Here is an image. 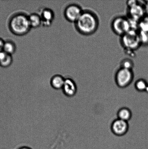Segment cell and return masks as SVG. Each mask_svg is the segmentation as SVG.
I'll return each mask as SVG.
<instances>
[{
  "label": "cell",
  "mask_w": 148,
  "mask_h": 149,
  "mask_svg": "<svg viewBox=\"0 0 148 149\" xmlns=\"http://www.w3.org/2000/svg\"><path fill=\"white\" fill-rule=\"evenodd\" d=\"M111 28L116 35L121 37L131 30L128 17L122 16L114 18L112 22Z\"/></svg>",
  "instance_id": "5b68a950"
},
{
  "label": "cell",
  "mask_w": 148,
  "mask_h": 149,
  "mask_svg": "<svg viewBox=\"0 0 148 149\" xmlns=\"http://www.w3.org/2000/svg\"><path fill=\"white\" fill-rule=\"evenodd\" d=\"M40 16L41 18L42 24L46 27L51 25L54 17L53 12L49 8L44 9L42 11Z\"/></svg>",
  "instance_id": "30bf717a"
},
{
  "label": "cell",
  "mask_w": 148,
  "mask_h": 149,
  "mask_svg": "<svg viewBox=\"0 0 148 149\" xmlns=\"http://www.w3.org/2000/svg\"><path fill=\"white\" fill-rule=\"evenodd\" d=\"M146 15L139 21L138 31L148 33V16Z\"/></svg>",
  "instance_id": "2e32d148"
},
{
  "label": "cell",
  "mask_w": 148,
  "mask_h": 149,
  "mask_svg": "<svg viewBox=\"0 0 148 149\" xmlns=\"http://www.w3.org/2000/svg\"><path fill=\"white\" fill-rule=\"evenodd\" d=\"M65 79L60 75H56L52 77L50 80V84L52 87L56 90L62 89L64 84Z\"/></svg>",
  "instance_id": "7c38bea8"
},
{
  "label": "cell",
  "mask_w": 148,
  "mask_h": 149,
  "mask_svg": "<svg viewBox=\"0 0 148 149\" xmlns=\"http://www.w3.org/2000/svg\"><path fill=\"white\" fill-rule=\"evenodd\" d=\"M135 87L136 90L139 92L145 91L148 85L147 82L143 79H139L135 83Z\"/></svg>",
  "instance_id": "9a60e30c"
},
{
  "label": "cell",
  "mask_w": 148,
  "mask_h": 149,
  "mask_svg": "<svg viewBox=\"0 0 148 149\" xmlns=\"http://www.w3.org/2000/svg\"><path fill=\"white\" fill-rule=\"evenodd\" d=\"M16 46L14 42L8 40L5 42L3 51L6 54L12 55L15 52Z\"/></svg>",
  "instance_id": "5bb4252c"
},
{
  "label": "cell",
  "mask_w": 148,
  "mask_h": 149,
  "mask_svg": "<svg viewBox=\"0 0 148 149\" xmlns=\"http://www.w3.org/2000/svg\"><path fill=\"white\" fill-rule=\"evenodd\" d=\"M12 62V55L6 54L4 57L0 61V66L4 68H8L11 65Z\"/></svg>",
  "instance_id": "e0dca14e"
},
{
  "label": "cell",
  "mask_w": 148,
  "mask_h": 149,
  "mask_svg": "<svg viewBox=\"0 0 148 149\" xmlns=\"http://www.w3.org/2000/svg\"><path fill=\"white\" fill-rule=\"evenodd\" d=\"M134 77V74L133 70L120 68L115 74L116 84L120 88H125L132 82Z\"/></svg>",
  "instance_id": "277c9868"
},
{
  "label": "cell",
  "mask_w": 148,
  "mask_h": 149,
  "mask_svg": "<svg viewBox=\"0 0 148 149\" xmlns=\"http://www.w3.org/2000/svg\"><path fill=\"white\" fill-rule=\"evenodd\" d=\"M128 122L117 119L113 121L111 125V130L113 133L117 136L125 135L129 130Z\"/></svg>",
  "instance_id": "52a82bcc"
},
{
  "label": "cell",
  "mask_w": 148,
  "mask_h": 149,
  "mask_svg": "<svg viewBox=\"0 0 148 149\" xmlns=\"http://www.w3.org/2000/svg\"><path fill=\"white\" fill-rule=\"evenodd\" d=\"M19 149H32L30 148H29L28 147H21V148H20Z\"/></svg>",
  "instance_id": "7402d4cb"
},
{
  "label": "cell",
  "mask_w": 148,
  "mask_h": 149,
  "mask_svg": "<svg viewBox=\"0 0 148 149\" xmlns=\"http://www.w3.org/2000/svg\"><path fill=\"white\" fill-rule=\"evenodd\" d=\"M62 89L65 95L69 97L75 96L77 91L75 82L72 79L69 78L65 79Z\"/></svg>",
  "instance_id": "9c48e42d"
},
{
  "label": "cell",
  "mask_w": 148,
  "mask_h": 149,
  "mask_svg": "<svg viewBox=\"0 0 148 149\" xmlns=\"http://www.w3.org/2000/svg\"><path fill=\"white\" fill-rule=\"evenodd\" d=\"M128 17L139 21L146 15V11L138 1V3L128 8Z\"/></svg>",
  "instance_id": "ba28073f"
},
{
  "label": "cell",
  "mask_w": 148,
  "mask_h": 149,
  "mask_svg": "<svg viewBox=\"0 0 148 149\" xmlns=\"http://www.w3.org/2000/svg\"><path fill=\"white\" fill-rule=\"evenodd\" d=\"M117 115L118 119L128 122L131 119L132 113L129 108L124 107L119 109Z\"/></svg>",
  "instance_id": "8fae6325"
},
{
  "label": "cell",
  "mask_w": 148,
  "mask_h": 149,
  "mask_svg": "<svg viewBox=\"0 0 148 149\" xmlns=\"http://www.w3.org/2000/svg\"><path fill=\"white\" fill-rule=\"evenodd\" d=\"M9 26L12 32L20 36L27 34L31 28L28 16L23 13L13 15L10 19Z\"/></svg>",
  "instance_id": "7a4b0ae2"
},
{
  "label": "cell",
  "mask_w": 148,
  "mask_h": 149,
  "mask_svg": "<svg viewBox=\"0 0 148 149\" xmlns=\"http://www.w3.org/2000/svg\"><path fill=\"white\" fill-rule=\"evenodd\" d=\"M138 34L142 45L147 44L148 43V33L138 31Z\"/></svg>",
  "instance_id": "d6986e66"
},
{
  "label": "cell",
  "mask_w": 148,
  "mask_h": 149,
  "mask_svg": "<svg viewBox=\"0 0 148 149\" xmlns=\"http://www.w3.org/2000/svg\"><path fill=\"white\" fill-rule=\"evenodd\" d=\"M83 11L77 4H71L65 9V16L68 21L75 23L80 17Z\"/></svg>",
  "instance_id": "8992f818"
},
{
  "label": "cell",
  "mask_w": 148,
  "mask_h": 149,
  "mask_svg": "<svg viewBox=\"0 0 148 149\" xmlns=\"http://www.w3.org/2000/svg\"><path fill=\"white\" fill-rule=\"evenodd\" d=\"M29 22L31 28H36L42 24L41 16L36 13H33L28 16Z\"/></svg>",
  "instance_id": "4fadbf2b"
},
{
  "label": "cell",
  "mask_w": 148,
  "mask_h": 149,
  "mask_svg": "<svg viewBox=\"0 0 148 149\" xmlns=\"http://www.w3.org/2000/svg\"><path fill=\"white\" fill-rule=\"evenodd\" d=\"M138 1H127V8H129L130 7H132L136 5L138 3Z\"/></svg>",
  "instance_id": "ffe728a7"
},
{
  "label": "cell",
  "mask_w": 148,
  "mask_h": 149,
  "mask_svg": "<svg viewBox=\"0 0 148 149\" xmlns=\"http://www.w3.org/2000/svg\"><path fill=\"white\" fill-rule=\"evenodd\" d=\"M77 30L85 36H89L96 32L99 26L98 16L91 10H83L80 17L75 23Z\"/></svg>",
  "instance_id": "6da1fadb"
},
{
  "label": "cell",
  "mask_w": 148,
  "mask_h": 149,
  "mask_svg": "<svg viewBox=\"0 0 148 149\" xmlns=\"http://www.w3.org/2000/svg\"><path fill=\"white\" fill-rule=\"evenodd\" d=\"M4 43H5V41H4L2 38H0V52L3 51Z\"/></svg>",
  "instance_id": "44dd1931"
},
{
  "label": "cell",
  "mask_w": 148,
  "mask_h": 149,
  "mask_svg": "<svg viewBox=\"0 0 148 149\" xmlns=\"http://www.w3.org/2000/svg\"><path fill=\"white\" fill-rule=\"evenodd\" d=\"M120 68L125 69L133 70L134 67V63L132 60L125 58L120 63Z\"/></svg>",
  "instance_id": "ac0fdd59"
},
{
  "label": "cell",
  "mask_w": 148,
  "mask_h": 149,
  "mask_svg": "<svg viewBox=\"0 0 148 149\" xmlns=\"http://www.w3.org/2000/svg\"><path fill=\"white\" fill-rule=\"evenodd\" d=\"M120 42L124 49L135 51L141 46L138 31L130 30L121 37Z\"/></svg>",
  "instance_id": "3957f363"
}]
</instances>
